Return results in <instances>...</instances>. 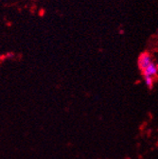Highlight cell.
Masks as SVG:
<instances>
[{"label": "cell", "instance_id": "obj_1", "mask_svg": "<svg viewBox=\"0 0 158 159\" xmlns=\"http://www.w3.org/2000/svg\"><path fill=\"white\" fill-rule=\"evenodd\" d=\"M138 68L140 69L143 79L150 78L155 80L158 76V64L155 63L150 52H143L138 57Z\"/></svg>", "mask_w": 158, "mask_h": 159}]
</instances>
